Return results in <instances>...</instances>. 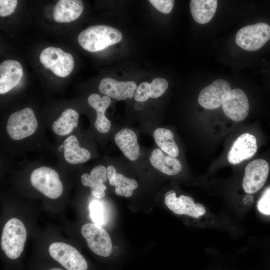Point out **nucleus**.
Returning a JSON list of instances; mask_svg holds the SVG:
<instances>
[{
    "instance_id": "obj_1",
    "label": "nucleus",
    "mask_w": 270,
    "mask_h": 270,
    "mask_svg": "<svg viewBox=\"0 0 270 270\" xmlns=\"http://www.w3.org/2000/svg\"><path fill=\"white\" fill-rule=\"evenodd\" d=\"M122 38V33L116 28L94 26L82 31L78 36V42L84 50L95 52L119 43Z\"/></svg>"
},
{
    "instance_id": "obj_2",
    "label": "nucleus",
    "mask_w": 270,
    "mask_h": 270,
    "mask_svg": "<svg viewBox=\"0 0 270 270\" xmlns=\"http://www.w3.org/2000/svg\"><path fill=\"white\" fill-rule=\"evenodd\" d=\"M27 238L26 228L19 219L14 218L6 224L2 230L1 246L11 260L18 258L22 253Z\"/></svg>"
},
{
    "instance_id": "obj_3",
    "label": "nucleus",
    "mask_w": 270,
    "mask_h": 270,
    "mask_svg": "<svg viewBox=\"0 0 270 270\" xmlns=\"http://www.w3.org/2000/svg\"><path fill=\"white\" fill-rule=\"evenodd\" d=\"M236 41L245 50H260L270 42V24L261 22L244 27L238 32Z\"/></svg>"
},
{
    "instance_id": "obj_4",
    "label": "nucleus",
    "mask_w": 270,
    "mask_h": 270,
    "mask_svg": "<svg viewBox=\"0 0 270 270\" xmlns=\"http://www.w3.org/2000/svg\"><path fill=\"white\" fill-rule=\"evenodd\" d=\"M30 182L36 189L48 198H58L63 192V185L59 174L50 168L43 166L34 170Z\"/></svg>"
},
{
    "instance_id": "obj_5",
    "label": "nucleus",
    "mask_w": 270,
    "mask_h": 270,
    "mask_svg": "<svg viewBox=\"0 0 270 270\" xmlns=\"http://www.w3.org/2000/svg\"><path fill=\"white\" fill-rule=\"evenodd\" d=\"M38 126L34 112L28 108L12 114L9 118L6 130L14 140H20L32 135Z\"/></svg>"
},
{
    "instance_id": "obj_6",
    "label": "nucleus",
    "mask_w": 270,
    "mask_h": 270,
    "mask_svg": "<svg viewBox=\"0 0 270 270\" xmlns=\"http://www.w3.org/2000/svg\"><path fill=\"white\" fill-rule=\"evenodd\" d=\"M41 63L47 69H50L58 76L66 78L72 72L74 61L72 56L62 49L48 47L40 54Z\"/></svg>"
},
{
    "instance_id": "obj_7",
    "label": "nucleus",
    "mask_w": 270,
    "mask_h": 270,
    "mask_svg": "<svg viewBox=\"0 0 270 270\" xmlns=\"http://www.w3.org/2000/svg\"><path fill=\"white\" fill-rule=\"evenodd\" d=\"M49 253L52 258L66 270H88V266L85 258L75 248L66 243L52 244Z\"/></svg>"
},
{
    "instance_id": "obj_8",
    "label": "nucleus",
    "mask_w": 270,
    "mask_h": 270,
    "mask_svg": "<svg viewBox=\"0 0 270 270\" xmlns=\"http://www.w3.org/2000/svg\"><path fill=\"white\" fill-rule=\"evenodd\" d=\"M82 234L94 254L104 258H108L111 255L112 250L111 238L102 226L95 224H86L82 228Z\"/></svg>"
},
{
    "instance_id": "obj_9",
    "label": "nucleus",
    "mask_w": 270,
    "mask_h": 270,
    "mask_svg": "<svg viewBox=\"0 0 270 270\" xmlns=\"http://www.w3.org/2000/svg\"><path fill=\"white\" fill-rule=\"evenodd\" d=\"M269 163L264 159H257L250 162L245 170L242 186L245 192L253 194L264 185L269 175Z\"/></svg>"
},
{
    "instance_id": "obj_10",
    "label": "nucleus",
    "mask_w": 270,
    "mask_h": 270,
    "mask_svg": "<svg viewBox=\"0 0 270 270\" xmlns=\"http://www.w3.org/2000/svg\"><path fill=\"white\" fill-rule=\"evenodd\" d=\"M231 90L228 82L222 79L217 80L201 91L198 103L208 110L218 108L222 105Z\"/></svg>"
},
{
    "instance_id": "obj_11",
    "label": "nucleus",
    "mask_w": 270,
    "mask_h": 270,
    "mask_svg": "<svg viewBox=\"0 0 270 270\" xmlns=\"http://www.w3.org/2000/svg\"><path fill=\"white\" fill-rule=\"evenodd\" d=\"M164 203L174 213L178 215H188L198 218L206 212L204 206L200 204H195L190 197L182 196L177 198L174 191L168 192L165 196Z\"/></svg>"
},
{
    "instance_id": "obj_12",
    "label": "nucleus",
    "mask_w": 270,
    "mask_h": 270,
    "mask_svg": "<svg viewBox=\"0 0 270 270\" xmlns=\"http://www.w3.org/2000/svg\"><path fill=\"white\" fill-rule=\"evenodd\" d=\"M222 106L224 114L234 121L241 122L248 115V100L246 93L241 89L232 90Z\"/></svg>"
},
{
    "instance_id": "obj_13",
    "label": "nucleus",
    "mask_w": 270,
    "mask_h": 270,
    "mask_svg": "<svg viewBox=\"0 0 270 270\" xmlns=\"http://www.w3.org/2000/svg\"><path fill=\"white\" fill-rule=\"evenodd\" d=\"M258 149L257 139L254 135L246 133L234 142L228 152V158L232 164H238L253 157Z\"/></svg>"
},
{
    "instance_id": "obj_14",
    "label": "nucleus",
    "mask_w": 270,
    "mask_h": 270,
    "mask_svg": "<svg viewBox=\"0 0 270 270\" xmlns=\"http://www.w3.org/2000/svg\"><path fill=\"white\" fill-rule=\"evenodd\" d=\"M136 89L137 85L134 82H121L110 78L102 79L99 86L101 94L118 101L132 99Z\"/></svg>"
},
{
    "instance_id": "obj_15",
    "label": "nucleus",
    "mask_w": 270,
    "mask_h": 270,
    "mask_svg": "<svg viewBox=\"0 0 270 270\" xmlns=\"http://www.w3.org/2000/svg\"><path fill=\"white\" fill-rule=\"evenodd\" d=\"M23 76L21 64L14 60H7L0 65V94H6L20 82Z\"/></svg>"
},
{
    "instance_id": "obj_16",
    "label": "nucleus",
    "mask_w": 270,
    "mask_h": 270,
    "mask_svg": "<svg viewBox=\"0 0 270 270\" xmlns=\"http://www.w3.org/2000/svg\"><path fill=\"white\" fill-rule=\"evenodd\" d=\"M82 2L80 0H60L55 6L54 19L58 22L69 23L78 19L84 10Z\"/></svg>"
},
{
    "instance_id": "obj_17",
    "label": "nucleus",
    "mask_w": 270,
    "mask_h": 270,
    "mask_svg": "<svg viewBox=\"0 0 270 270\" xmlns=\"http://www.w3.org/2000/svg\"><path fill=\"white\" fill-rule=\"evenodd\" d=\"M106 168L103 166L95 167L90 174H84L82 176L81 182L82 185L90 187L92 194L96 198L101 199L106 196V186L104 184L108 180Z\"/></svg>"
},
{
    "instance_id": "obj_18",
    "label": "nucleus",
    "mask_w": 270,
    "mask_h": 270,
    "mask_svg": "<svg viewBox=\"0 0 270 270\" xmlns=\"http://www.w3.org/2000/svg\"><path fill=\"white\" fill-rule=\"evenodd\" d=\"M115 142L125 156L131 161H136L140 156L138 138L134 131L124 128L116 134Z\"/></svg>"
},
{
    "instance_id": "obj_19",
    "label": "nucleus",
    "mask_w": 270,
    "mask_h": 270,
    "mask_svg": "<svg viewBox=\"0 0 270 270\" xmlns=\"http://www.w3.org/2000/svg\"><path fill=\"white\" fill-rule=\"evenodd\" d=\"M90 105L97 112V118L94 126L101 134H106L110 130L111 122L106 116L105 112L111 104V100L108 96L101 98L100 95L93 94L88 98Z\"/></svg>"
},
{
    "instance_id": "obj_20",
    "label": "nucleus",
    "mask_w": 270,
    "mask_h": 270,
    "mask_svg": "<svg viewBox=\"0 0 270 270\" xmlns=\"http://www.w3.org/2000/svg\"><path fill=\"white\" fill-rule=\"evenodd\" d=\"M151 164L160 172L168 176H174L182 170V164L175 158L166 155L162 150L155 149L150 158Z\"/></svg>"
},
{
    "instance_id": "obj_21",
    "label": "nucleus",
    "mask_w": 270,
    "mask_h": 270,
    "mask_svg": "<svg viewBox=\"0 0 270 270\" xmlns=\"http://www.w3.org/2000/svg\"><path fill=\"white\" fill-rule=\"evenodd\" d=\"M66 160L72 164L86 162L91 158L90 152L80 146L78 138L70 136L63 143Z\"/></svg>"
},
{
    "instance_id": "obj_22",
    "label": "nucleus",
    "mask_w": 270,
    "mask_h": 270,
    "mask_svg": "<svg viewBox=\"0 0 270 270\" xmlns=\"http://www.w3.org/2000/svg\"><path fill=\"white\" fill-rule=\"evenodd\" d=\"M216 0H192L190 8L192 14L198 23H208L214 16L218 8Z\"/></svg>"
},
{
    "instance_id": "obj_23",
    "label": "nucleus",
    "mask_w": 270,
    "mask_h": 270,
    "mask_svg": "<svg viewBox=\"0 0 270 270\" xmlns=\"http://www.w3.org/2000/svg\"><path fill=\"white\" fill-rule=\"evenodd\" d=\"M79 115L72 108L65 110L60 118L53 124L54 132L60 136L70 134L78 125Z\"/></svg>"
},
{
    "instance_id": "obj_24",
    "label": "nucleus",
    "mask_w": 270,
    "mask_h": 270,
    "mask_svg": "<svg viewBox=\"0 0 270 270\" xmlns=\"http://www.w3.org/2000/svg\"><path fill=\"white\" fill-rule=\"evenodd\" d=\"M154 138L160 150L174 158L178 156L180 151L174 140V134L170 130L158 128L155 130Z\"/></svg>"
},
{
    "instance_id": "obj_25",
    "label": "nucleus",
    "mask_w": 270,
    "mask_h": 270,
    "mask_svg": "<svg viewBox=\"0 0 270 270\" xmlns=\"http://www.w3.org/2000/svg\"><path fill=\"white\" fill-rule=\"evenodd\" d=\"M110 184L116 187L115 192L117 195L126 198L132 196L133 190L138 188V184L136 180L128 178L119 173L116 174L114 181Z\"/></svg>"
},
{
    "instance_id": "obj_26",
    "label": "nucleus",
    "mask_w": 270,
    "mask_h": 270,
    "mask_svg": "<svg viewBox=\"0 0 270 270\" xmlns=\"http://www.w3.org/2000/svg\"><path fill=\"white\" fill-rule=\"evenodd\" d=\"M90 216L95 224L100 226L104 224V208L102 204L97 200H93L90 205Z\"/></svg>"
},
{
    "instance_id": "obj_27",
    "label": "nucleus",
    "mask_w": 270,
    "mask_h": 270,
    "mask_svg": "<svg viewBox=\"0 0 270 270\" xmlns=\"http://www.w3.org/2000/svg\"><path fill=\"white\" fill-rule=\"evenodd\" d=\"M168 86V81L162 78H154L150 84L151 98H157L162 96Z\"/></svg>"
},
{
    "instance_id": "obj_28",
    "label": "nucleus",
    "mask_w": 270,
    "mask_h": 270,
    "mask_svg": "<svg viewBox=\"0 0 270 270\" xmlns=\"http://www.w3.org/2000/svg\"><path fill=\"white\" fill-rule=\"evenodd\" d=\"M151 98L150 84L144 82L140 84L134 94V100L138 102H144Z\"/></svg>"
},
{
    "instance_id": "obj_29",
    "label": "nucleus",
    "mask_w": 270,
    "mask_h": 270,
    "mask_svg": "<svg viewBox=\"0 0 270 270\" xmlns=\"http://www.w3.org/2000/svg\"><path fill=\"white\" fill-rule=\"evenodd\" d=\"M150 2L160 12L168 14L172 11L175 1L173 0H150Z\"/></svg>"
},
{
    "instance_id": "obj_30",
    "label": "nucleus",
    "mask_w": 270,
    "mask_h": 270,
    "mask_svg": "<svg viewBox=\"0 0 270 270\" xmlns=\"http://www.w3.org/2000/svg\"><path fill=\"white\" fill-rule=\"evenodd\" d=\"M18 3V1L16 0H0V16H6L12 14L14 12Z\"/></svg>"
},
{
    "instance_id": "obj_31",
    "label": "nucleus",
    "mask_w": 270,
    "mask_h": 270,
    "mask_svg": "<svg viewBox=\"0 0 270 270\" xmlns=\"http://www.w3.org/2000/svg\"><path fill=\"white\" fill-rule=\"evenodd\" d=\"M258 207L259 210L265 214H270V188L264 192L258 201Z\"/></svg>"
},
{
    "instance_id": "obj_32",
    "label": "nucleus",
    "mask_w": 270,
    "mask_h": 270,
    "mask_svg": "<svg viewBox=\"0 0 270 270\" xmlns=\"http://www.w3.org/2000/svg\"><path fill=\"white\" fill-rule=\"evenodd\" d=\"M108 178L110 181V184L114 182L116 176V171L114 166H110L107 168Z\"/></svg>"
},
{
    "instance_id": "obj_33",
    "label": "nucleus",
    "mask_w": 270,
    "mask_h": 270,
    "mask_svg": "<svg viewBox=\"0 0 270 270\" xmlns=\"http://www.w3.org/2000/svg\"><path fill=\"white\" fill-rule=\"evenodd\" d=\"M254 201V198L251 196H247L244 198V202L246 204H250Z\"/></svg>"
},
{
    "instance_id": "obj_34",
    "label": "nucleus",
    "mask_w": 270,
    "mask_h": 270,
    "mask_svg": "<svg viewBox=\"0 0 270 270\" xmlns=\"http://www.w3.org/2000/svg\"><path fill=\"white\" fill-rule=\"evenodd\" d=\"M144 104L142 102H138L135 104V108L137 110H141L143 108Z\"/></svg>"
},
{
    "instance_id": "obj_35",
    "label": "nucleus",
    "mask_w": 270,
    "mask_h": 270,
    "mask_svg": "<svg viewBox=\"0 0 270 270\" xmlns=\"http://www.w3.org/2000/svg\"><path fill=\"white\" fill-rule=\"evenodd\" d=\"M58 150L60 152H62V150H64V146H61L59 148Z\"/></svg>"
},
{
    "instance_id": "obj_36",
    "label": "nucleus",
    "mask_w": 270,
    "mask_h": 270,
    "mask_svg": "<svg viewBox=\"0 0 270 270\" xmlns=\"http://www.w3.org/2000/svg\"><path fill=\"white\" fill-rule=\"evenodd\" d=\"M50 270H64L60 268H52V269H50Z\"/></svg>"
}]
</instances>
